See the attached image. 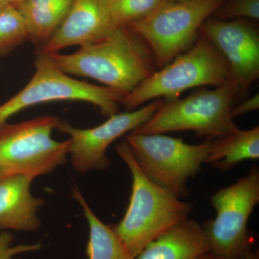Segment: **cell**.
Masks as SVG:
<instances>
[{"label": "cell", "mask_w": 259, "mask_h": 259, "mask_svg": "<svg viewBox=\"0 0 259 259\" xmlns=\"http://www.w3.org/2000/svg\"><path fill=\"white\" fill-rule=\"evenodd\" d=\"M64 73L97 80L127 95L156 71L147 44L126 26L70 54H48Z\"/></svg>", "instance_id": "6da1fadb"}, {"label": "cell", "mask_w": 259, "mask_h": 259, "mask_svg": "<svg viewBox=\"0 0 259 259\" xmlns=\"http://www.w3.org/2000/svg\"><path fill=\"white\" fill-rule=\"evenodd\" d=\"M116 151L128 167L133 183L125 215L113 229L135 258L148 243L188 219L193 207L148 179L126 141Z\"/></svg>", "instance_id": "7a4b0ae2"}, {"label": "cell", "mask_w": 259, "mask_h": 259, "mask_svg": "<svg viewBox=\"0 0 259 259\" xmlns=\"http://www.w3.org/2000/svg\"><path fill=\"white\" fill-rule=\"evenodd\" d=\"M231 82V71L224 58L209 40L199 33L188 50L155 71L122 97L120 104L132 110L161 97L168 101L177 100L189 89L206 85L217 88Z\"/></svg>", "instance_id": "3957f363"}, {"label": "cell", "mask_w": 259, "mask_h": 259, "mask_svg": "<svg viewBox=\"0 0 259 259\" xmlns=\"http://www.w3.org/2000/svg\"><path fill=\"white\" fill-rule=\"evenodd\" d=\"M237 97V89L231 82L164 102L147 122L131 133L163 134L192 131L197 136L209 139L224 137L239 130L231 116Z\"/></svg>", "instance_id": "277c9868"}, {"label": "cell", "mask_w": 259, "mask_h": 259, "mask_svg": "<svg viewBox=\"0 0 259 259\" xmlns=\"http://www.w3.org/2000/svg\"><path fill=\"white\" fill-rule=\"evenodd\" d=\"M59 121L56 116L46 115L0 126V179L18 175L35 179L66 162L70 140L52 138Z\"/></svg>", "instance_id": "5b68a950"}, {"label": "cell", "mask_w": 259, "mask_h": 259, "mask_svg": "<svg viewBox=\"0 0 259 259\" xmlns=\"http://www.w3.org/2000/svg\"><path fill=\"white\" fill-rule=\"evenodd\" d=\"M225 0H187L162 3L144 18L126 25L151 49L161 69L192 47L202 24Z\"/></svg>", "instance_id": "8992f818"}, {"label": "cell", "mask_w": 259, "mask_h": 259, "mask_svg": "<svg viewBox=\"0 0 259 259\" xmlns=\"http://www.w3.org/2000/svg\"><path fill=\"white\" fill-rule=\"evenodd\" d=\"M125 141L145 175L179 198L187 195V182L200 171L212 146V139L191 145L163 134L131 133Z\"/></svg>", "instance_id": "52a82bcc"}, {"label": "cell", "mask_w": 259, "mask_h": 259, "mask_svg": "<svg viewBox=\"0 0 259 259\" xmlns=\"http://www.w3.org/2000/svg\"><path fill=\"white\" fill-rule=\"evenodd\" d=\"M35 67L28 84L0 105V126L27 107L60 100L90 102L108 117L118 113L120 100L125 96L122 94L71 77L54 64L50 56L42 53L37 56Z\"/></svg>", "instance_id": "ba28073f"}, {"label": "cell", "mask_w": 259, "mask_h": 259, "mask_svg": "<svg viewBox=\"0 0 259 259\" xmlns=\"http://www.w3.org/2000/svg\"><path fill=\"white\" fill-rule=\"evenodd\" d=\"M258 202L257 166L236 183L218 190L211 198L215 218L203 228L209 252L221 259H245L250 249L247 225Z\"/></svg>", "instance_id": "9c48e42d"}, {"label": "cell", "mask_w": 259, "mask_h": 259, "mask_svg": "<svg viewBox=\"0 0 259 259\" xmlns=\"http://www.w3.org/2000/svg\"><path fill=\"white\" fill-rule=\"evenodd\" d=\"M163 103V99H156L139 110L110 116L101 125L93 128H77L65 121H59L56 129L69 136V154L74 169L84 173L108 168L111 162L107 158V150L110 144L147 122Z\"/></svg>", "instance_id": "30bf717a"}, {"label": "cell", "mask_w": 259, "mask_h": 259, "mask_svg": "<svg viewBox=\"0 0 259 259\" xmlns=\"http://www.w3.org/2000/svg\"><path fill=\"white\" fill-rule=\"evenodd\" d=\"M199 33L224 58L238 96L246 93L259 76L258 30L243 20L225 21L209 18Z\"/></svg>", "instance_id": "8fae6325"}, {"label": "cell", "mask_w": 259, "mask_h": 259, "mask_svg": "<svg viewBox=\"0 0 259 259\" xmlns=\"http://www.w3.org/2000/svg\"><path fill=\"white\" fill-rule=\"evenodd\" d=\"M111 0H73L60 26L40 53L51 54L65 48L98 41L115 28L110 12Z\"/></svg>", "instance_id": "7c38bea8"}, {"label": "cell", "mask_w": 259, "mask_h": 259, "mask_svg": "<svg viewBox=\"0 0 259 259\" xmlns=\"http://www.w3.org/2000/svg\"><path fill=\"white\" fill-rule=\"evenodd\" d=\"M33 178L18 175L0 179V230L33 231L40 226L37 212L44 204L30 191Z\"/></svg>", "instance_id": "4fadbf2b"}, {"label": "cell", "mask_w": 259, "mask_h": 259, "mask_svg": "<svg viewBox=\"0 0 259 259\" xmlns=\"http://www.w3.org/2000/svg\"><path fill=\"white\" fill-rule=\"evenodd\" d=\"M208 251L203 228L188 218L148 243L135 259H197Z\"/></svg>", "instance_id": "5bb4252c"}, {"label": "cell", "mask_w": 259, "mask_h": 259, "mask_svg": "<svg viewBox=\"0 0 259 259\" xmlns=\"http://www.w3.org/2000/svg\"><path fill=\"white\" fill-rule=\"evenodd\" d=\"M73 0H23L16 6L21 12L29 39L47 42L64 21Z\"/></svg>", "instance_id": "9a60e30c"}, {"label": "cell", "mask_w": 259, "mask_h": 259, "mask_svg": "<svg viewBox=\"0 0 259 259\" xmlns=\"http://www.w3.org/2000/svg\"><path fill=\"white\" fill-rule=\"evenodd\" d=\"M259 127L236 132L212 139L206 163L228 170L245 160L258 159Z\"/></svg>", "instance_id": "2e32d148"}, {"label": "cell", "mask_w": 259, "mask_h": 259, "mask_svg": "<svg viewBox=\"0 0 259 259\" xmlns=\"http://www.w3.org/2000/svg\"><path fill=\"white\" fill-rule=\"evenodd\" d=\"M73 192L75 198L82 207L90 228L87 246L88 259H135L113 228L100 221L92 210L77 187H75Z\"/></svg>", "instance_id": "e0dca14e"}, {"label": "cell", "mask_w": 259, "mask_h": 259, "mask_svg": "<svg viewBox=\"0 0 259 259\" xmlns=\"http://www.w3.org/2000/svg\"><path fill=\"white\" fill-rule=\"evenodd\" d=\"M29 39L26 23L14 5L0 9V53L8 52Z\"/></svg>", "instance_id": "ac0fdd59"}, {"label": "cell", "mask_w": 259, "mask_h": 259, "mask_svg": "<svg viewBox=\"0 0 259 259\" xmlns=\"http://www.w3.org/2000/svg\"><path fill=\"white\" fill-rule=\"evenodd\" d=\"M163 0H111L110 12L115 26H126L144 18Z\"/></svg>", "instance_id": "d6986e66"}, {"label": "cell", "mask_w": 259, "mask_h": 259, "mask_svg": "<svg viewBox=\"0 0 259 259\" xmlns=\"http://www.w3.org/2000/svg\"><path fill=\"white\" fill-rule=\"evenodd\" d=\"M214 19L234 20L248 18L259 20V0H225L213 13Z\"/></svg>", "instance_id": "ffe728a7"}, {"label": "cell", "mask_w": 259, "mask_h": 259, "mask_svg": "<svg viewBox=\"0 0 259 259\" xmlns=\"http://www.w3.org/2000/svg\"><path fill=\"white\" fill-rule=\"evenodd\" d=\"M41 248L40 243L13 245V236L8 231L0 233V259H18L23 253L36 251Z\"/></svg>", "instance_id": "44dd1931"}, {"label": "cell", "mask_w": 259, "mask_h": 259, "mask_svg": "<svg viewBox=\"0 0 259 259\" xmlns=\"http://www.w3.org/2000/svg\"><path fill=\"white\" fill-rule=\"evenodd\" d=\"M259 108V95L258 93L254 96L250 97L248 100L236 106H233L231 110V116L233 119L238 116L248 113V112L255 111Z\"/></svg>", "instance_id": "7402d4cb"}, {"label": "cell", "mask_w": 259, "mask_h": 259, "mask_svg": "<svg viewBox=\"0 0 259 259\" xmlns=\"http://www.w3.org/2000/svg\"><path fill=\"white\" fill-rule=\"evenodd\" d=\"M23 0H0V6L5 7L7 5H14L17 6L21 3Z\"/></svg>", "instance_id": "603a6c76"}, {"label": "cell", "mask_w": 259, "mask_h": 259, "mask_svg": "<svg viewBox=\"0 0 259 259\" xmlns=\"http://www.w3.org/2000/svg\"><path fill=\"white\" fill-rule=\"evenodd\" d=\"M245 259H259V255L258 252L252 251L251 250H248Z\"/></svg>", "instance_id": "cb8c5ba5"}, {"label": "cell", "mask_w": 259, "mask_h": 259, "mask_svg": "<svg viewBox=\"0 0 259 259\" xmlns=\"http://www.w3.org/2000/svg\"><path fill=\"white\" fill-rule=\"evenodd\" d=\"M197 259H221L219 257L216 256L215 255L212 254L210 252H207V253H204L203 255H201L199 258Z\"/></svg>", "instance_id": "d4e9b609"}, {"label": "cell", "mask_w": 259, "mask_h": 259, "mask_svg": "<svg viewBox=\"0 0 259 259\" xmlns=\"http://www.w3.org/2000/svg\"><path fill=\"white\" fill-rule=\"evenodd\" d=\"M166 1L177 2V1H187V0H166Z\"/></svg>", "instance_id": "484cf974"}, {"label": "cell", "mask_w": 259, "mask_h": 259, "mask_svg": "<svg viewBox=\"0 0 259 259\" xmlns=\"http://www.w3.org/2000/svg\"><path fill=\"white\" fill-rule=\"evenodd\" d=\"M2 8H3V7L0 6V9H1Z\"/></svg>", "instance_id": "4316f807"}]
</instances>
